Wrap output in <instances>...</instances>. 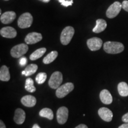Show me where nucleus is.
Segmentation results:
<instances>
[{"mask_svg": "<svg viewBox=\"0 0 128 128\" xmlns=\"http://www.w3.org/2000/svg\"><path fill=\"white\" fill-rule=\"evenodd\" d=\"M124 44L118 42H106L103 44L104 50L110 54H119L124 51Z\"/></svg>", "mask_w": 128, "mask_h": 128, "instance_id": "obj_1", "label": "nucleus"}, {"mask_svg": "<svg viewBox=\"0 0 128 128\" xmlns=\"http://www.w3.org/2000/svg\"><path fill=\"white\" fill-rule=\"evenodd\" d=\"M75 33V30L72 27L67 26L62 30L60 34V42L64 45H67L70 43L71 39H72Z\"/></svg>", "mask_w": 128, "mask_h": 128, "instance_id": "obj_2", "label": "nucleus"}, {"mask_svg": "<svg viewBox=\"0 0 128 128\" xmlns=\"http://www.w3.org/2000/svg\"><path fill=\"white\" fill-rule=\"evenodd\" d=\"M33 16L29 12L22 14L18 19V26L21 28H28L31 26L33 23Z\"/></svg>", "mask_w": 128, "mask_h": 128, "instance_id": "obj_3", "label": "nucleus"}, {"mask_svg": "<svg viewBox=\"0 0 128 128\" xmlns=\"http://www.w3.org/2000/svg\"><path fill=\"white\" fill-rule=\"evenodd\" d=\"M62 81H63L62 74L60 71H56L52 74L48 84L51 88L57 89L60 87Z\"/></svg>", "mask_w": 128, "mask_h": 128, "instance_id": "obj_4", "label": "nucleus"}, {"mask_svg": "<svg viewBox=\"0 0 128 128\" xmlns=\"http://www.w3.org/2000/svg\"><path fill=\"white\" fill-rule=\"evenodd\" d=\"M74 88V86L72 82H66L60 86L56 91V96L58 98H61L68 95Z\"/></svg>", "mask_w": 128, "mask_h": 128, "instance_id": "obj_5", "label": "nucleus"}, {"mask_svg": "<svg viewBox=\"0 0 128 128\" xmlns=\"http://www.w3.org/2000/svg\"><path fill=\"white\" fill-rule=\"evenodd\" d=\"M28 50V47L26 44H21L14 46L11 50L10 54L12 57L18 58L26 54Z\"/></svg>", "mask_w": 128, "mask_h": 128, "instance_id": "obj_6", "label": "nucleus"}, {"mask_svg": "<svg viewBox=\"0 0 128 128\" xmlns=\"http://www.w3.org/2000/svg\"><path fill=\"white\" fill-rule=\"evenodd\" d=\"M122 5L120 2L116 1L108 8L106 12V16L108 18H113L116 17L120 12Z\"/></svg>", "mask_w": 128, "mask_h": 128, "instance_id": "obj_7", "label": "nucleus"}, {"mask_svg": "<svg viewBox=\"0 0 128 128\" xmlns=\"http://www.w3.org/2000/svg\"><path fill=\"white\" fill-rule=\"evenodd\" d=\"M68 118V109L66 107H60L56 112L57 121L59 124H63L66 122Z\"/></svg>", "mask_w": 128, "mask_h": 128, "instance_id": "obj_8", "label": "nucleus"}, {"mask_svg": "<svg viewBox=\"0 0 128 128\" xmlns=\"http://www.w3.org/2000/svg\"><path fill=\"white\" fill-rule=\"evenodd\" d=\"M87 44L90 50L92 51H96L99 50L102 48V44H103V41L100 38L94 37V38L88 39Z\"/></svg>", "mask_w": 128, "mask_h": 128, "instance_id": "obj_9", "label": "nucleus"}, {"mask_svg": "<svg viewBox=\"0 0 128 128\" xmlns=\"http://www.w3.org/2000/svg\"><path fill=\"white\" fill-rule=\"evenodd\" d=\"M42 35L40 33L32 32L26 36L24 40L26 44H32L39 42L42 40Z\"/></svg>", "mask_w": 128, "mask_h": 128, "instance_id": "obj_10", "label": "nucleus"}, {"mask_svg": "<svg viewBox=\"0 0 128 128\" xmlns=\"http://www.w3.org/2000/svg\"><path fill=\"white\" fill-rule=\"evenodd\" d=\"M0 34L3 38L12 39L17 36V31L12 27H4L0 30Z\"/></svg>", "mask_w": 128, "mask_h": 128, "instance_id": "obj_11", "label": "nucleus"}, {"mask_svg": "<svg viewBox=\"0 0 128 128\" xmlns=\"http://www.w3.org/2000/svg\"><path fill=\"white\" fill-rule=\"evenodd\" d=\"M98 113L101 119L106 122H111L113 118V113L110 109L106 108H102L98 110Z\"/></svg>", "mask_w": 128, "mask_h": 128, "instance_id": "obj_12", "label": "nucleus"}, {"mask_svg": "<svg viewBox=\"0 0 128 128\" xmlns=\"http://www.w3.org/2000/svg\"><path fill=\"white\" fill-rule=\"evenodd\" d=\"M16 18V14L14 12H6L3 13L2 15L1 16V18H0V20H1V23L3 24H10L12 23L13 21L15 20Z\"/></svg>", "mask_w": 128, "mask_h": 128, "instance_id": "obj_13", "label": "nucleus"}, {"mask_svg": "<svg viewBox=\"0 0 128 128\" xmlns=\"http://www.w3.org/2000/svg\"><path fill=\"white\" fill-rule=\"evenodd\" d=\"M26 119V113L22 108H17L15 111L14 120L17 124H22L24 123Z\"/></svg>", "mask_w": 128, "mask_h": 128, "instance_id": "obj_14", "label": "nucleus"}, {"mask_svg": "<svg viewBox=\"0 0 128 128\" xmlns=\"http://www.w3.org/2000/svg\"><path fill=\"white\" fill-rule=\"evenodd\" d=\"M100 98L102 103L105 104H110L113 102L112 96L108 90H103L100 92Z\"/></svg>", "mask_w": 128, "mask_h": 128, "instance_id": "obj_15", "label": "nucleus"}, {"mask_svg": "<svg viewBox=\"0 0 128 128\" xmlns=\"http://www.w3.org/2000/svg\"><path fill=\"white\" fill-rule=\"evenodd\" d=\"M21 102L26 107L32 108L36 105V98L33 96L27 95L22 97L21 99Z\"/></svg>", "mask_w": 128, "mask_h": 128, "instance_id": "obj_16", "label": "nucleus"}, {"mask_svg": "<svg viewBox=\"0 0 128 128\" xmlns=\"http://www.w3.org/2000/svg\"><path fill=\"white\" fill-rule=\"evenodd\" d=\"M107 28L106 22L103 19H98L96 20V25L92 29V32L96 33H100L103 32Z\"/></svg>", "mask_w": 128, "mask_h": 128, "instance_id": "obj_17", "label": "nucleus"}, {"mask_svg": "<svg viewBox=\"0 0 128 128\" xmlns=\"http://www.w3.org/2000/svg\"><path fill=\"white\" fill-rule=\"evenodd\" d=\"M10 80L9 69L6 65H3L0 69V80L2 81H8Z\"/></svg>", "mask_w": 128, "mask_h": 128, "instance_id": "obj_18", "label": "nucleus"}, {"mask_svg": "<svg viewBox=\"0 0 128 128\" xmlns=\"http://www.w3.org/2000/svg\"><path fill=\"white\" fill-rule=\"evenodd\" d=\"M38 69V66L36 64H30V65H28L26 66V68H25V70L24 71H22V75H24V76H32V75L34 74L36 72Z\"/></svg>", "mask_w": 128, "mask_h": 128, "instance_id": "obj_19", "label": "nucleus"}, {"mask_svg": "<svg viewBox=\"0 0 128 128\" xmlns=\"http://www.w3.org/2000/svg\"><path fill=\"white\" fill-rule=\"evenodd\" d=\"M46 52V49L45 48H42L37 49L33 52L30 56V60H38Z\"/></svg>", "mask_w": 128, "mask_h": 128, "instance_id": "obj_20", "label": "nucleus"}, {"mask_svg": "<svg viewBox=\"0 0 128 128\" xmlns=\"http://www.w3.org/2000/svg\"><path fill=\"white\" fill-rule=\"evenodd\" d=\"M119 94L122 97L128 96V85L125 82H120L118 86Z\"/></svg>", "mask_w": 128, "mask_h": 128, "instance_id": "obj_21", "label": "nucleus"}, {"mask_svg": "<svg viewBox=\"0 0 128 128\" xmlns=\"http://www.w3.org/2000/svg\"><path fill=\"white\" fill-rule=\"evenodd\" d=\"M58 53L57 51H52V52L48 54L43 60V62L44 64H49L54 61L56 58Z\"/></svg>", "mask_w": 128, "mask_h": 128, "instance_id": "obj_22", "label": "nucleus"}, {"mask_svg": "<svg viewBox=\"0 0 128 128\" xmlns=\"http://www.w3.org/2000/svg\"><path fill=\"white\" fill-rule=\"evenodd\" d=\"M39 115L42 118H45L49 120L54 119V113L52 110L49 108H44L39 112Z\"/></svg>", "mask_w": 128, "mask_h": 128, "instance_id": "obj_23", "label": "nucleus"}, {"mask_svg": "<svg viewBox=\"0 0 128 128\" xmlns=\"http://www.w3.org/2000/svg\"><path fill=\"white\" fill-rule=\"evenodd\" d=\"M25 89L30 92H34L36 90L34 86V81L31 78H27L25 83Z\"/></svg>", "mask_w": 128, "mask_h": 128, "instance_id": "obj_24", "label": "nucleus"}, {"mask_svg": "<svg viewBox=\"0 0 128 128\" xmlns=\"http://www.w3.org/2000/svg\"><path fill=\"white\" fill-rule=\"evenodd\" d=\"M47 78V74L45 72H40L36 76V82L39 84H42L45 82Z\"/></svg>", "mask_w": 128, "mask_h": 128, "instance_id": "obj_25", "label": "nucleus"}, {"mask_svg": "<svg viewBox=\"0 0 128 128\" xmlns=\"http://www.w3.org/2000/svg\"><path fill=\"white\" fill-rule=\"evenodd\" d=\"M58 1L61 4L62 6L66 7L71 6L74 2L73 0H58Z\"/></svg>", "mask_w": 128, "mask_h": 128, "instance_id": "obj_26", "label": "nucleus"}, {"mask_svg": "<svg viewBox=\"0 0 128 128\" xmlns=\"http://www.w3.org/2000/svg\"><path fill=\"white\" fill-rule=\"evenodd\" d=\"M19 63H20V65L22 66H25L27 64V63H28V60H27L26 58L24 56L21 58L20 59V62H19Z\"/></svg>", "mask_w": 128, "mask_h": 128, "instance_id": "obj_27", "label": "nucleus"}, {"mask_svg": "<svg viewBox=\"0 0 128 128\" xmlns=\"http://www.w3.org/2000/svg\"><path fill=\"white\" fill-rule=\"evenodd\" d=\"M122 8L125 10L126 12H128V1L125 0V1H123V2L122 3Z\"/></svg>", "mask_w": 128, "mask_h": 128, "instance_id": "obj_28", "label": "nucleus"}, {"mask_svg": "<svg viewBox=\"0 0 128 128\" xmlns=\"http://www.w3.org/2000/svg\"><path fill=\"white\" fill-rule=\"evenodd\" d=\"M122 121L128 124V113L124 114V116H122Z\"/></svg>", "mask_w": 128, "mask_h": 128, "instance_id": "obj_29", "label": "nucleus"}, {"mask_svg": "<svg viewBox=\"0 0 128 128\" xmlns=\"http://www.w3.org/2000/svg\"><path fill=\"white\" fill-rule=\"evenodd\" d=\"M75 128H88V127L87 125H86V124H80Z\"/></svg>", "mask_w": 128, "mask_h": 128, "instance_id": "obj_30", "label": "nucleus"}, {"mask_svg": "<svg viewBox=\"0 0 128 128\" xmlns=\"http://www.w3.org/2000/svg\"><path fill=\"white\" fill-rule=\"evenodd\" d=\"M0 128H6V126L5 125L2 120H0Z\"/></svg>", "mask_w": 128, "mask_h": 128, "instance_id": "obj_31", "label": "nucleus"}, {"mask_svg": "<svg viewBox=\"0 0 128 128\" xmlns=\"http://www.w3.org/2000/svg\"><path fill=\"white\" fill-rule=\"evenodd\" d=\"M118 128H128V124H122L121 126H120Z\"/></svg>", "mask_w": 128, "mask_h": 128, "instance_id": "obj_32", "label": "nucleus"}, {"mask_svg": "<svg viewBox=\"0 0 128 128\" xmlns=\"http://www.w3.org/2000/svg\"><path fill=\"white\" fill-rule=\"evenodd\" d=\"M32 128H41L40 126L38 125V124H34V125L33 126V127H32Z\"/></svg>", "mask_w": 128, "mask_h": 128, "instance_id": "obj_33", "label": "nucleus"}, {"mask_svg": "<svg viewBox=\"0 0 128 128\" xmlns=\"http://www.w3.org/2000/svg\"><path fill=\"white\" fill-rule=\"evenodd\" d=\"M39 1H42V2H45V3H48V2H49L50 0H39Z\"/></svg>", "mask_w": 128, "mask_h": 128, "instance_id": "obj_34", "label": "nucleus"}, {"mask_svg": "<svg viewBox=\"0 0 128 128\" xmlns=\"http://www.w3.org/2000/svg\"><path fill=\"white\" fill-rule=\"evenodd\" d=\"M5 1H8V0H5Z\"/></svg>", "mask_w": 128, "mask_h": 128, "instance_id": "obj_35", "label": "nucleus"}]
</instances>
